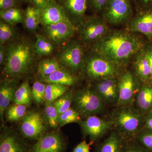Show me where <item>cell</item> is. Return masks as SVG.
<instances>
[{
	"instance_id": "obj_23",
	"label": "cell",
	"mask_w": 152,
	"mask_h": 152,
	"mask_svg": "<svg viewBox=\"0 0 152 152\" xmlns=\"http://www.w3.org/2000/svg\"><path fill=\"white\" fill-rule=\"evenodd\" d=\"M134 103L136 108L144 115L152 111V83L141 85Z\"/></svg>"
},
{
	"instance_id": "obj_4",
	"label": "cell",
	"mask_w": 152,
	"mask_h": 152,
	"mask_svg": "<svg viewBox=\"0 0 152 152\" xmlns=\"http://www.w3.org/2000/svg\"><path fill=\"white\" fill-rule=\"evenodd\" d=\"M83 72L88 78L93 81L118 78L122 73L119 66L91 51L86 55Z\"/></svg>"
},
{
	"instance_id": "obj_12",
	"label": "cell",
	"mask_w": 152,
	"mask_h": 152,
	"mask_svg": "<svg viewBox=\"0 0 152 152\" xmlns=\"http://www.w3.org/2000/svg\"><path fill=\"white\" fill-rule=\"evenodd\" d=\"M46 126L40 114L35 111L26 113L22 120L20 130L26 138L38 140L44 134Z\"/></svg>"
},
{
	"instance_id": "obj_41",
	"label": "cell",
	"mask_w": 152,
	"mask_h": 152,
	"mask_svg": "<svg viewBox=\"0 0 152 152\" xmlns=\"http://www.w3.org/2000/svg\"><path fill=\"white\" fill-rule=\"evenodd\" d=\"M7 52L6 45H0V65L4 66L7 61Z\"/></svg>"
},
{
	"instance_id": "obj_5",
	"label": "cell",
	"mask_w": 152,
	"mask_h": 152,
	"mask_svg": "<svg viewBox=\"0 0 152 152\" xmlns=\"http://www.w3.org/2000/svg\"><path fill=\"white\" fill-rule=\"evenodd\" d=\"M72 104L74 108L83 116L96 115L105 111L106 105L91 87L78 90L74 94Z\"/></svg>"
},
{
	"instance_id": "obj_7",
	"label": "cell",
	"mask_w": 152,
	"mask_h": 152,
	"mask_svg": "<svg viewBox=\"0 0 152 152\" xmlns=\"http://www.w3.org/2000/svg\"><path fill=\"white\" fill-rule=\"evenodd\" d=\"M119 98L116 106L133 105L140 88V82L133 71L122 72L118 78Z\"/></svg>"
},
{
	"instance_id": "obj_33",
	"label": "cell",
	"mask_w": 152,
	"mask_h": 152,
	"mask_svg": "<svg viewBox=\"0 0 152 152\" xmlns=\"http://www.w3.org/2000/svg\"><path fill=\"white\" fill-rule=\"evenodd\" d=\"M81 116L80 115L74 108L70 107L59 115L58 125L63 126L71 123H78L82 120Z\"/></svg>"
},
{
	"instance_id": "obj_44",
	"label": "cell",
	"mask_w": 152,
	"mask_h": 152,
	"mask_svg": "<svg viewBox=\"0 0 152 152\" xmlns=\"http://www.w3.org/2000/svg\"><path fill=\"white\" fill-rule=\"evenodd\" d=\"M50 0H32V4L39 10L45 7Z\"/></svg>"
},
{
	"instance_id": "obj_34",
	"label": "cell",
	"mask_w": 152,
	"mask_h": 152,
	"mask_svg": "<svg viewBox=\"0 0 152 152\" xmlns=\"http://www.w3.org/2000/svg\"><path fill=\"white\" fill-rule=\"evenodd\" d=\"M46 84L41 81H35L33 84L31 89L32 98L38 104L45 102Z\"/></svg>"
},
{
	"instance_id": "obj_3",
	"label": "cell",
	"mask_w": 152,
	"mask_h": 152,
	"mask_svg": "<svg viewBox=\"0 0 152 152\" xmlns=\"http://www.w3.org/2000/svg\"><path fill=\"white\" fill-rule=\"evenodd\" d=\"M145 115L133 105L117 107L113 112V127L125 139L135 138L145 124Z\"/></svg>"
},
{
	"instance_id": "obj_17",
	"label": "cell",
	"mask_w": 152,
	"mask_h": 152,
	"mask_svg": "<svg viewBox=\"0 0 152 152\" xmlns=\"http://www.w3.org/2000/svg\"><path fill=\"white\" fill-rule=\"evenodd\" d=\"M128 31L142 34L152 39V8L142 10L129 21Z\"/></svg>"
},
{
	"instance_id": "obj_43",
	"label": "cell",
	"mask_w": 152,
	"mask_h": 152,
	"mask_svg": "<svg viewBox=\"0 0 152 152\" xmlns=\"http://www.w3.org/2000/svg\"><path fill=\"white\" fill-rule=\"evenodd\" d=\"M137 4L142 10L152 8V0H136Z\"/></svg>"
},
{
	"instance_id": "obj_40",
	"label": "cell",
	"mask_w": 152,
	"mask_h": 152,
	"mask_svg": "<svg viewBox=\"0 0 152 152\" xmlns=\"http://www.w3.org/2000/svg\"><path fill=\"white\" fill-rule=\"evenodd\" d=\"M93 143L90 142L88 144L86 141H83L75 148L73 152H90V146Z\"/></svg>"
},
{
	"instance_id": "obj_37",
	"label": "cell",
	"mask_w": 152,
	"mask_h": 152,
	"mask_svg": "<svg viewBox=\"0 0 152 152\" xmlns=\"http://www.w3.org/2000/svg\"><path fill=\"white\" fill-rule=\"evenodd\" d=\"M109 0H88L89 7L95 13L102 14Z\"/></svg>"
},
{
	"instance_id": "obj_13",
	"label": "cell",
	"mask_w": 152,
	"mask_h": 152,
	"mask_svg": "<svg viewBox=\"0 0 152 152\" xmlns=\"http://www.w3.org/2000/svg\"><path fill=\"white\" fill-rule=\"evenodd\" d=\"M66 139L58 132L45 133L34 144L31 152H66Z\"/></svg>"
},
{
	"instance_id": "obj_25",
	"label": "cell",
	"mask_w": 152,
	"mask_h": 152,
	"mask_svg": "<svg viewBox=\"0 0 152 152\" xmlns=\"http://www.w3.org/2000/svg\"><path fill=\"white\" fill-rule=\"evenodd\" d=\"M55 45L42 34H36L34 51L38 56H47L53 53Z\"/></svg>"
},
{
	"instance_id": "obj_30",
	"label": "cell",
	"mask_w": 152,
	"mask_h": 152,
	"mask_svg": "<svg viewBox=\"0 0 152 152\" xmlns=\"http://www.w3.org/2000/svg\"><path fill=\"white\" fill-rule=\"evenodd\" d=\"M15 25L0 20V45H6L18 37Z\"/></svg>"
},
{
	"instance_id": "obj_21",
	"label": "cell",
	"mask_w": 152,
	"mask_h": 152,
	"mask_svg": "<svg viewBox=\"0 0 152 152\" xmlns=\"http://www.w3.org/2000/svg\"><path fill=\"white\" fill-rule=\"evenodd\" d=\"M40 78V81L45 83L57 84L69 87L75 86L80 80L78 76L64 67L48 76Z\"/></svg>"
},
{
	"instance_id": "obj_8",
	"label": "cell",
	"mask_w": 152,
	"mask_h": 152,
	"mask_svg": "<svg viewBox=\"0 0 152 152\" xmlns=\"http://www.w3.org/2000/svg\"><path fill=\"white\" fill-rule=\"evenodd\" d=\"M102 15L110 24L121 25L129 21L133 15L131 0H109Z\"/></svg>"
},
{
	"instance_id": "obj_11",
	"label": "cell",
	"mask_w": 152,
	"mask_h": 152,
	"mask_svg": "<svg viewBox=\"0 0 152 152\" xmlns=\"http://www.w3.org/2000/svg\"><path fill=\"white\" fill-rule=\"evenodd\" d=\"M83 135L89 137L90 142L94 143L104 135L113 127L111 120L107 121L96 115L89 116L78 123Z\"/></svg>"
},
{
	"instance_id": "obj_9",
	"label": "cell",
	"mask_w": 152,
	"mask_h": 152,
	"mask_svg": "<svg viewBox=\"0 0 152 152\" xmlns=\"http://www.w3.org/2000/svg\"><path fill=\"white\" fill-rule=\"evenodd\" d=\"M107 23L102 18L94 17L86 18L77 27L80 40L90 45L103 37L110 31Z\"/></svg>"
},
{
	"instance_id": "obj_45",
	"label": "cell",
	"mask_w": 152,
	"mask_h": 152,
	"mask_svg": "<svg viewBox=\"0 0 152 152\" xmlns=\"http://www.w3.org/2000/svg\"><path fill=\"white\" fill-rule=\"evenodd\" d=\"M144 127L152 131V111L145 115Z\"/></svg>"
},
{
	"instance_id": "obj_32",
	"label": "cell",
	"mask_w": 152,
	"mask_h": 152,
	"mask_svg": "<svg viewBox=\"0 0 152 152\" xmlns=\"http://www.w3.org/2000/svg\"><path fill=\"white\" fill-rule=\"evenodd\" d=\"M74 96L72 91H68L53 103V104L56 108L59 115L63 113L71 107Z\"/></svg>"
},
{
	"instance_id": "obj_20",
	"label": "cell",
	"mask_w": 152,
	"mask_h": 152,
	"mask_svg": "<svg viewBox=\"0 0 152 152\" xmlns=\"http://www.w3.org/2000/svg\"><path fill=\"white\" fill-rule=\"evenodd\" d=\"M18 81L5 79L1 82L0 86V117L4 123L5 113L12 101L18 88Z\"/></svg>"
},
{
	"instance_id": "obj_36",
	"label": "cell",
	"mask_w": 152,
	"mask_h": 152,
	"mask_svg": "<svg viewBox=\"0 0 152 152\" xmlns=\"http://www.w3.org/2000/svg\"><path fill=\"white\" fill-rule=\"evenodd\" d=\"M135 139L145 149L152 152V131L143 127L138 133Z\"/></svg>"
},
{
	"instance_id": "obj_16",
	"label": "cell",
	"mask_w": 152,
	"mask_h": 152,
	"mask_svg": "<svg viewBox=\"0 0 152 152\" xmlns=\"http://www.w3.org/2000/svg\"><path fill=\"white\" fill-rule=\"evenodd\" d=\"M0 152H31L18 133L5 128L0 137Z\"/></svg>"
},
{
	"instance_id": "obj_46",
	"label": "cell",
	"mask_w": 152,
	"mask_h": 152,
	"mask_svg": "<svg viewBox=\"0 0 152 152\" xmlns=\"http://www.w3.org/2000/svg\"><path fill=\"white\" fill-rule=\"evenodd\" d=\"M20 2L31 3L32 4V0H19Z\"/></svg>"
},
{
	"instance_id": "obj_22",
	"label": "cell",
	"mask_w": 152,
	"mask_h": 152,
	"mask_svg": "<svg viewBox=\"0 0 152 152\" xmlns=\"http://www.w3.org/2000/svg\"><path fill=\"white\" fill-rule=\"evenodd\" d=\"M125 140L116 131H114L98 146L96 152H124Z\"/></svg>"
},
{
	"instance_id": "obj_14",
	"label": "cell",
	"mask_w": 152,
	"mask_h": 152,
	"mask_svg": "<svg viewBox=\"0 0 152 152\" xmlns=\"http://www.w3.org/2000/svg\"><path fill=\"white\" fill-rule=\"evenodd\" d=\"M118 78H109L95 81L94 89L106 105L116 104L119 98Z\"/></svg>"
},
{
	"instance_id": "obj_27",
	"label": "cell",
	"mask_w": 152,
	"mask_h": 152,
	"mask_svg": "<svg viewBox=\"0 0 152 152\" xmlns=\"http://www.w3.org/2000/svg\"><path fill=\"white\" fill-rule=\"evenodd\" d=\"M63 67L57 58H49L41 60L38 65V72L40 77L48 76Z\"/></svg>"
},
{
	"instance_id": "obj_2",
	"label": "cell",
	"mask_w": 152,
	"mask_h": 152,
	"mask_svg": "<svg viewBox=\"0 0 152 152\" xmlns=\"http://www.w3.org/2000/svg\"><path fill=\"white\" fill-rule=\"evenodd\" d=\"M6 45L7 57L3 67L5 79L18 81L25 79L33 72L37 55L34 41L28 37H18Z\"/></svg>"
},
{
	"instance_id": "obj_38",
	"label": "cell",
	"mask_w": 152,
	"mask_h": 152,
	"mask_svg": "<svg viewBox=\"0 0 152 152\" xmlns=\"http://www.w3.org/2000/svg\"><path fill=\"white\" fill-rule=\"evenodd\" d=\"M20 3L19 0H0V10L19 7Z\"/></svg>"
},
{
	"instance_id": "obj_19",
	"label": "cell",
	"mask_w": 152,
	"mask_h": 152,
	"mask_svg": "<svg viewBox=\"0 0 152 152\" xmlns=\"http://www.w3.org/2000/svg\"><path fill=\"white\" fill-rule=\"evenodd\" d=\"M143 48L133 58V72L141 84L151 83L149 63L144 52Z\"/></svg>"
},
{
	"instance_id": "obj_24",
	"label": "cell",
	"mask_w": 152,
	"mask_h": 152,
	"mask_svg": "<svg viewBox=\"0 0 152 152\" xmlns=\"http://www.w3.org/2000/svg\"><path fill=\"white\" fill-rule=\"evenodd\" d=\"M24 25L29 32L35 34L40 24V10L34 6H28L24 11Z\"/></svg>"
},
{
	"instance_id": "obj_39",
	"label": "cell",
	"mask_w": 152,
	"mask_h": 152,
	"mask_svg": "<svg viewBox=\"0 0 152 152\" xmlns=\"http://www.w3.org/2000/svg\"><path fill=\"white\" fill-rule=\"evenodd\" d=\"M124 152H147V151L141 145L137 143H132L126 146Z\"/></svg>"
},
{
	"instance_id": "obj_35",
	"label": "cell",
	"mask_w": 152,
	"mask_h": 152,
	"mask_svg": "<svg viewBox=\"0 0 152 152\" xmlns=\"http://www.w3.org/2000/svg\"><path fill=\"white\" fill-rule=\"evenodd\" d=\"M44 114L47 123L50 127L53 129L58 127V125L59 114L53 103L46 104Z\"/></svg>"
},
{
	"instance_id": "obj_29",
	"label": "cell",
	"mask_w": 152,
	"mask_h": 152,
	"mask_svg": "<svg viewBox=\"0 0 152 152\" xmlns=\"http://www.w3.org/2000/svg\"><path fill=\"white\" fill-rule=\"evenodd\" d=\"M45 102V104L53 103L69 90V86L57 84H47Z\"/></svg>"
},
{
	"instance_id": "obj_31",
	"label": "cell",
	"mask_w": 152,
	"mask_h": 152,
	"mask_svg": "<svg viewBox=\"0 0 152 152\" xmlns=\"http://www.w3.org/2000/svg\"><path fill=\"white\" fill-rule=\"evenodd\" d=\"M27 105L15 104L6 110L7 119L11 122L17 121L23 118L26 114Z\"/></svg>"
},
{
	"instance_id": "obj_1",
	"label": "cell",
	"mask_w": 152,
	"mask_h": 152,
	"mask_svg": "<svg viewBox=\"0 0 152 152\" xmlns=\"http://www.w3.org/2000/svg\"><path fill=\"white\" fill-rule=\"evenodd\" d=\"M134 33L112 30L89 45L90 51L121 67L126 64L145 46Z\"/></svg>"
},
{
	"instance_id": "obj_6",
	"label": "cell",
	"mask_w": 152,
	"mask_h": 152,
	"mask_svg": "<svg viewBox=\"0 0 152 152\" xmlns=\"http://www.w3.org/2000/svg\"><path fill=\"white\" fill-rule=\"evenodd\" d=\"M83 45L80 40L69 41L57 54L56 58L62 66L76 75L83 71L86 54Z\"/></svg>"
},
{
	"instance_id": "obj_18",
	"label": "cell",
	"mask_w": 152,
	"mask_h": 152,
	"mask_svg": "<svg viewBox=\"0 0 152 152\" xmlns=\"http://www.w3.org/2000/svg\"><path fill=\"white\" fill-rule=\"evenodd\" d=\"M40 24L42 26L61 22L72 24L58 2L50 0L45 7L40 10Z\"/></svg>"
},
{
	"instance_id": "obj_28",
	"label": "cell",
	"mask_w": 152,
	"mask_h": 152,
	"mask_svg": "<svg viewBox=\"0 0 152 152\" xmlns=\"http://www.w3.org/2000/svg\"><path fill=\"white\" fill-rule=\"evenodd\" d=\"M31 89L28 82L26 80L18 87L13 101L14 104L28 105L31 103Z\"/></svg>"
},
{
	"instance_id": "obj_26",
	"label": "cell",
	"mask_w": 152,
	"mask_h": 152,
	"mask_svg": "<svg viewBox=\"0 0 152 152\" xmlns=\"http://www.w3.org/2000/svg\"><path fill=\"white\" fill-rule=\"evenodd\" d=\"M0 18L8 23L15 25L23 23L24 12L19 7L12 8L0 10Z\"/></svg>"
},
{
	"instance_id": "obj_42",
	"label": "cell",
	"mask_w": 152,
	"mask_h": 152,
	"mask_svg": "<svg viewBox=\"0 0 152 152\" xmlns=\"http://www.w3.org/2000/svg\"><path fill=\"white\" fill-rule=\"evenodd\" d=\"M143 49L149 63L151 75V83H152V46L145 45Z\"/></svg>"
},
{
	"instance_id": "obj_15",
	"label": "cell",
	"mask_w": 152,
	"mask_h": 152,
	"mask_svg": "<svg viewBox=\"0 0 152 152\" xmlns=\"http://www.w3.org/2000/svg\"><path fill=\"white\" fill-rule=\"evenodd\" d=\"M59 3L68 19L77 28L87 18L88 0H61Z\"/></svg>"
},
{
	"instance_id": "obj_47",
	"label": "cell",
	"mask_w": 152,
	"mask_h": 152,
	"mask_svg": "<svg viewBox=\"0 0 152 152\" xmlns=\"http://www.w3.org/2000/svg\"><path fill=\"white\" fill-rule=\"evenodd\" d=\"M55 1H56L58 2H59L60 1H61V0H55Z\"/></svg>"
},
{
	"instance_id": "obj_10",
	"label": "cell",
	"mask_w": 152,
	"mask_h": 152,
	"mask_svg": "<svg viewBox=\"0 0 152 152\" xmlns=\"http://www.w3.org/2000/svg\"><path fill=\"white\" fill-rule=\"evenodd\" d=\"M77 31L75 26L66 22L43 26L42 29V35L58 46H63L70 41Z\"/></svg>"
}]
</instances>
